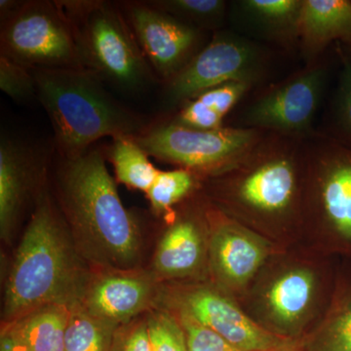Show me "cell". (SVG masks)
I'll return each mask as SVG.
<instances>
[{
  "instance_id": "cell-18",
  "label": "cell",
  "mask_w": 351,
  "mask_h": 351,
  "mask_svg": "<svg viewBox=\"0 0 351 351\" xmlns=\"http://www.w3.org/2000/svg\"><path fill=\"white\" fill-rule=\"evenodd\" d=\"M237 3L241 19L258 36L284 47L299 43L304 0H242Z\"/></svg>"
},
{
  "instance_id": "cell-26",
  "label": "cell",
  "mask_w": 351,
  "mask_h": 351,
  "mask_svg": "<svg viewBox=\"0 0 351 351\" xmlns=\"http://www.w3.org/2000/svg\"><path fill=\"white\" fill-rule=\"evenodd\" d=\"M145 315L152 351H188L184 330L174 313L152 308Z\"/></svg>"
},
{
  "instance_id": "cell-4",
  "label": "cell",
  "mask_w": 351,
  "mask_h": 351,
  "mask_svg": "<svg viewBox=\"0 0 351 351\" xmlns=\"http://www.w3.org/2000/svg\"><path fill=\"white\" fill-rule=\"evenodd\" d=\"M57 5L69 20L83 66L101 82L129 93L154 80L125 15L100 0H64Z\"/></svg>"
},
{
  "instance_id": "cell-5",
  "label": "cell",
  "mask_w": 351,
  "mask_h": 351,
  "mask_svg": "<svg viewBox=\"0 0 351 351\" xmlns=\"http://www.w3.org/2000/svg\"><path fill=\"white\" fill-rule=\"evenodd\" d=\"M304 166V141L267 132L239 165L221 175V195L244 213L287 218L299 202Z\"/></svg>"
},
{
  "instance_id": "cell-24",
  "label": "cell",
  "mask_w": 351,
  "mask_h": 351,
  "mask_svg": "<svg viewBox=\"0 0 351 351\" xmlns=\"http://www.w3.org/2000/svg\"><path fill=\"white\" fill-rule=\"evenodd\" d=\"M147 5L196 29H216L223 25L228 4L223 0H149Z\"/></svg>"
},
{
  "instance_id": "cell-16",
  "label": "cell",
  "mask_w": 351,
  "mask_h": 351,
  "mask_svg": "<svg viewBox=\"0 0 351 351\" xmlns=\"http://www.w3.org/2000/svg\"><path fill=\"white\" fill-rule=\"evenodd\" d=\"M332 41H351V0H304L299 44L306 66L319 61Z\"/></svg>"
},
{
  "instance_id": "cell-7",
  "label": "cell",
  "mask_w": 351,
  "mask_h": 351,
  "mask_svg": "<svg viewBox=\"0 0 351 351\" xmlns=\"http://www.w3.org/2000/svg\"><path fill=\"white\" fill-rule=\"evenodd\" d=\"M1 55L29 69H84L73 27L56 1L34 0L1 20Z\"/></svg>"
},
{
  "instance_id": "cell-10",
  "label": "cell",
  "mask_w": 351,
  "mask_h": 351,
  "mask_svg": "<svg viewBox=\"0 0 351 351\" xmlns=\"http://www.w3.org/2000/svg\"><path fill=\"white\" fill-rule=\"evenodd\" d=\"M304 168L321 219L351 245V145L313 136L304 141Z\"/></svg>"
},
{
  "instance_id": "cell-6",
  "label": "cell",
  "mask_w": 351,
  "mask_h": 351,
  "mask_svg": "<svg viewBox=\"0 0 351 351\" xmlns=\"http://www.w3.org/2000/svg\"><path fill=\"white\" fill-rule=\"evenodd\" d=\"M265 133L242 126L196 130L171 121L145 130L135 138L149 156L197 176L217 177L239 165Z\"/></svg>"
},
{
  "instance_id": "cell-19",
  "label": "cell",
  "mask_w": 351,
  "mask_h": 351,
  "mask_svg": "<svg viewBox=\"0 0 351 351\" xmlns=\"http://www.w3.org/2000/svg\"><path fill=\"white\" fill-rule=\"evenodd\" d=\"M252 88L243 82L226 83L212 88L182 106L172 121L196 130L221 128L226 115Z\"/></svg>"
},
{
  "instance_id": "cell-27",
  "label": "cell",
  "mask_w": 351,
  "mask_h": 351,
  "mask_svg": "<svg viewBox=\"0 0 351 351\" xmlns=\"http://www.w3.org/2000/svg\"><path fill=\"white\" fill-rule=\"evenodd\" d=\"M318 351H351V292L339 302L323 328Z\"/></svg>"
},
{
  "instance_id": "cell-11",
  "label": "cell",
  "mask_w": 351,
  "mask_h": 351,
  "mask_svg": "<svg viewBox=\"0 0 351 351\" xmlns=\"http://www.w3.org/2000/svg\"><path fill=\"white\" fill-rule=\"evenodd\" d=\"M125 15L152 71L164 82L204 47V34L145 2L129 3Z\"/></svg>"
},
{
  "instance_id": "cell-9",
  "label": "cell",
  "mask_w": 351,
  "mask_h": 351,
  "mask_svg": "<svg viewBox=\"0 0 351 351\" xmlns=\"http://www.w3.org/2000/svg\"><path fill=\"white\" fill-rule=\"evenodd\" d=\"M326 64L318 61L269 88L242 114V127L306 141L327 84Z\"/></svg>"
},
{
  "instance_id": "cell-2",
  "label": "cell",
  "mask_w": 351,
  "mask_h": 351,
  "mask_svg": "<svg viewBox=\"0 0 351 351\" xmlns=\"http://www.w3.org/2000/svg\"><path fill=\"white\" fill-rule=\"evenodd\" d=\"M64 223L41 189L7 279L2 311L6 325L39 307L80 302L88 277Z\"/></svg>"
},
{
  "instance_id": "cell-31",
  "label": "cell",
  "mask_w": 351,
  "mask_h": 351,
  "mask_svg": "<svg viewBox=\"0 0 351 351\" xmlns=\"http://www.w3.org/2000/svg\"><path fill=\"white\" fill-rule=\"evenodd\" d=\"M145 313L117 328L112 351H152Z\"/></svg>"
},
{
  "instance_id": "cell-28",
  "label": "cell",
  "mask_w": 351,
  "mask_h": 351,
  "mask_svg": "<svg viewBox=\"0 0 351 351\" xmlns=\"http://www.w3.org/2000/svg\"><path fill=\"white\" fill-rule=\"evenodd\" d=\"M0 89L18 103H27L36 96V85L31 69L0 54Z\"/></svg>"
},
{
  "instance_id": "cell-14",
  "label": "cell",
  "mask_w": 351,
  "mask_h": 351,
  "mask_svg": "<svg viewBox=\"0 0 351 351\" xmlns=\"http://www.w3.org/2000/svg\"><path fill=\"white\" fill-rule=\"evenodd\" d=\"M211 226L209 254L215 274L230 287L245 285L267 257L269 248L262 237L221 212L207 213Z\"/></svg>"
},
{
  "instance_id": "cell-25",
  "label": "cell",
  "mask_w": 351,
  "mask_h": 351,
  "mask_svg": "<svg viewBox=\"0 0 351 351\" xmlns=\"http://www.w3.org/2000/svg\"><path fill=\"white\" fill-rule=\"evenodd\" d=\"M197 175L186 169L159 171L156 181L145 193L156 214H169L172 208L193 193Z\"/></svg>"
},
{
  "instance_id": "cell-1",
  "label": "cell",
  "mask_w": 351,
  "mask_h": 351,
  "mask_svg": "<svg viewBox=\"0 0 351 351\" xmlns=\"http://www.w3.org/2000/svg\"><path fill=\"white\" fill-rule=\"evenodd\" d=\"M62 159L58 195L76 250L106 270L136 269L140 228L120 199L100 149Z\"/></svg>"
},
{
  "instance_id": "cell-15",
  "label": "cell",
  "mask_w": 351,
  "mask_h": 351,
  "mask_svg": "<svg viewBox=\"0 0 351 351\" xmlns=\"http://www.w3.org/2000/svg\"><path fill=\"white\" fill-rule=\"evenodd\" d=\"M38 152L20 141L0 140V232L9 240L15 230L38 173Z\"/></svg>"
},
{
  "instance_id": "cell-8",
  "label": "cell",
  "mask_w": 351,
  "mask_h": 351,
  "mask_svg": "<svg viewBox=\"0 0 351 351\" xmlns=\"http://www.w3.org/2000/svg\"><path fill=\"white\" fill-rule=\"evenodd\" d=\"M267 54L251 39L221 32L215 34L186 66L165 82L163 103L181 108L198 95L230 82L255 86L267 71Z\"/></svg>"
},
{
  "instance_id": "cell-33",
  "label": "cell",
  "mask_w": 351,
  "mask_h": 351,
  "mask_svg": "<svg viewBox=\"0 0 351 351\" xmlns=\"http://www.w3.org/2000/svg\"><path fill=\"white\" fill-rule=\"evenodd\" d=\"M343 45H345L346 50H348V51H346V52L345 51L346 54L348 55V56L350 57V60H351V41H348V43H343Z\"/></svg>"
},
{
  "instance_id": "cell-32",
  "label": "cell",
  "mask_w": 351,
  "mask_h": 351,
  "mask_svg": "<svg viewBox=\"0 0 351 351\" xmlns=\"http://www.w3.org/2000/svg\"><path fill=\"white\" fill-rule=\"evenodd\" d=\"M0 351H32L22 339L16 337L8 329H4L0 341Z\"/></svg>"
},
{
  "instance_id": "cell-13",
  "label": "cell",
  "mask_w": 351,
  "mask_h": 351,
  "mask_svg": "<svg viewBox=\"0 0 351 351\" xmlns=\"http://www.w3.org/2000/svg\"><path fill=\"white\" fill-rule=\"evenodd\" d=\"M156 299L154 276L136 269L106 270L88 276L78 302L93 315L120 326L152 309Z\"/></svg>"
},
{
  "instance_id": "cell-20",
  "label": "cell",
  "mask_w": 351,
  "mask_h": 351,
  "mask_svg": "<svg viewBox=\"0 0 351 351\" xmlns=\"http://www.w3.org/2000/svg\"><path fill=\"white\" fill-rule=\"evenodd\" d=\"M69 306L50 304L39 307L5 328L32 351H64Z\"/></svg>"
},
{
  "instance_id": "cell-17",
  "label": "cell",
  "mask_w": 351,
  "mask_h": 351,
  "mask_svg": "<svg viewBox=\"0 0 351 351\" xmlns=\"http://www.w3.org/2000/svg\"><path fill=\"white\" fill-rule=\"evenodd\" d=\"M201 221L195 217L176 219L157 245L152 276L170 279L193 276L204 263V235Z\"/></svg>"
},
{
  "instance_id": "cell-3",
  "label": "cell",
  "mask_w": 351,
  "mask_h": 351,
  "mask_svg": "<svg viewBox=\"0 0 351 351\" xmlns=\"http://www.w3.org/2000/svg\"><path fill=\"white\" fill-rule=\"evenodd\" d=\"M62 158H73L104 137H137L145 130L136 113L120 105L86 69H31Z\"/></svg>"
},
{
  "instance_id": "cell-29",
  "label": "cell",
  "mask_w": 351,
  "mask_h": 351,
  "mask_svg": "<svg viewBox=\"0 0 351 351\" xmlns=\"http://www.w3.org/2000/svg\"><path fill=\"white\" fill-rule=\"evenodd\" d=\"M175 315L184 330L188 351H245L228 343L223 337L186 314L177 313Z\"/></svg>"
},
{
  "instance_id": "cell-21",
  "label": "cell",
  "mask_w": 351,
  "mask_h": 351,
  "mask_svg": "<svg viewBox=\"0 0 351 351\" xmlns=\"http://www.w3.org/2000/svg\"><path fill=\"white\" fill-rule=\"evenodd\" d=\"M314 277L306 269L291 270L272 284L267 294V306L277 322L285 326L301 320L313 301Z\"/></svg>"
},
{
  "instance_id": "cell-23",
  "label": "cell",
  "mask_w": 351,
  "mask_h": 351,
  "mask_svg": "<svg viewBox=\"0 0 351 351\" xmlns=\"http://www.w3.org/2000/svg\"><path fill=\"white\" fill-rule=\"evenodd\" d=\"M119 325L95 316L80 304L69 306L64 351H112Z\"/></svg>"
},
{
  "instance_id": "cell-22",
  "label": "cell",
  "mask_w": 351,
  "mask_h": 351,
  "mask_svg": "<svg viewBox=\"0 0 351 351\" xmlns=\"http://www.w3.org/2000/svg\"><path fill=\"white\" fill-rule=\"evenodd\" d=\"M108 152L117 181L144 193L151 189L160 170L151 162L149 154L138 144L135 137L112 138Z\"/></svg>"
},
{
  "instance_id": "cell-12",
  "label": "cell",
  "mask_w": 351,
  "mask_h": 351,
  "mask_svg": "<svg viewBox=\"0 0 351 351\" xmlns=\"http://www.w3.org/2000/svg\"><path fill=\"white\" fill-rule=\"evenodd\" d=\"M177 313L186 314L245 351L290 350L291 343L254 322L234 302L214 289L180 291L165 299Z\"/></svg>"
},
{
  "instance_id": "cell-30",
  "label": "cell",
  "mask_w": 351,
  "mask_h": 351,
  "mask_svg": "<svg viewBox=\"0 0 351 351\" xmlns=\"http://www.w3.org/2000/svg\"><path fill=\"white\" fill-rule=\"evenodd\" d=\"M341 69L339 76L335 100L337 122L351 145V60L341 46H338Z\"/></svg>"
},
{
  "instance_id": "cell-34",
  "label": "cell",
  "mask_w": 351,
  "mask_h": 351,
  "mask_svg": "<svg viewBox=\"0 0 351 351\" xmlns=\"http://www.w3.org/2000/svg\"><path fill=\"white\" fill-rule=\"evenodd\" d=\"M289 350H284V351H289Z\"/></svg>"
}]
</instances>
